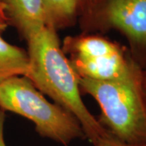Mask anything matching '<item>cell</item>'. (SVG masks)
<instances>
[{
	"label": "cell",
	"mask_w": 146,
	"mask_h": 146,
	"mask_svg": "<svg viewBox=\"0 0 146 146\" xmlns=\"http://www.w3.org/2000/svg\"><path fill=\"white\" fill-rule=\"evenodd\" d=\"M27 43L29 68L25 76L42 94L72 113L93 144L106 130L82 101L78 76L63 53L57 31L46 25Z\"/></svg>",
	"instance_id": "1"
},
{
	"label": "cell",
	"mask_w": 146,
	"mask_h": 146,
	"mask_svg": "<svg viewBox=\"0 0 146 146\" xmlns=\"http://www.w3.org/2000/svg\"><path fill=\"white\" fill-rule=\"evenodd\" d=\"M141 79L102 81L79 78L80 92L101 109L97 119L105 130L128 145H146V96Z\"/></svg>",
	"instance_id": "2"
},
{
	"label": "cell",
	"mask_w": 146,
	"mask_h": 146,
	"mask_svg": "<svg viewBox=\"0 0 146 146\" xmlns=\"http://www.w3.org/2000/svg\"><path fill=\"white\" fill-rule=\"evenodd\" d=\"M0 109L29 119L39 136L63 146L86 139L78 119L59 105L47 101L25 76L0 82Z\"/></svg>",
	"instance_id": "3"
},
{
	"label": "cell",
	"mask_w": 146,
	"mask_h": 146,
	"mask_svg": "<svg viewBox=\"0 0 146 146\" xmlns=\"http://www.w3.org/2000/svg\"><path fill=\"white\" fill-rule=\"evenodd\" d=\"M63 53L79 78L102 81L142 78L143 69L129 50L97 33H83L64 38Z\"/></svg>",
	"instance_id": "4"
},
{
	"label": "cell",
	"mask_w": 146,
	"mask_h": 146,
	"mask_svg": "<svg viewBox=\"0 0 146 146\" xmlns=\"http://www.w3.org/2000/svg\"><path fill=\"white\" fill-rule=\"evenodd\" d=\"M80 26L86 33L119 32L128 42L132 58L146 69V0H98Z\"/></svg>",
	"instance_id": "5"
},
{
	"label": "cell",
	"mask_w": 146,
	"mask_h": 146,
	"mask_svg": "<svg viewBox=\"0 0 146 146\" xmlns=\"http://www.w3.org/2000/svg\"><path fill=\"white\" fill-rule=\"evenodd\" d=\"M8 26L14 27L22 40L28 41L46 26L42 0H0Z\"/></svg>",
	"instance_id": "6"
},
{
	"label": "cell",
	"mask_w": 146,
	"mask_h": 146,
	"mask_svg": "<svg viewBox=\"0 0 146 146\" xmlns=\"http://www.w3.org/2000/svg\"><path fill=\"white\" fill-rule=\"evenodd\" d=\"M46 25L56 31L74 26L85 21L98 0H42Z\"/></svg>",
	"instance_id": "7"
},
{
	"label": "cell",
	"mask_w": 146,
	"mask_h": 146,
	"mask_svg": "<svg viewBox=\"0 0 146 146\" xmlns=\"http://www.w3.org/2000/svg\"><path fill=\"white\" fill-rule=\"evenodd\" d=\"M29 57L26 50L11 45L0 33V82L19 76H26Z\"/></svg>",
	"instance_id": "8"
},
{
	"label": "cell",
	"mask_w": 146,
	"mask_h": 146,
	"mask_svg": "<svg viewBox=\"0 0 146 146\" xmlns=\"http://www.w3.org/2000/svg\"><path fill=\"white\" fill-rule=\"evenodd\" d=\"M93 145L94 146H146V145H128L123 143L116 139L113 136H111L106 131L103 135L96 139V141L93 143Z\"/></svg>",
	"instance_id": "9"
},
{
	"label": "cell",
	"mask_w": 146,
	"mask_h": 146,
	"mask_svg": "<svg viewBox=\"0 0 146 146\" xmlns=\"http://www.w3.org/2000/svg\"><path fill=\"white\" fill-rule=\"evenodd\" d=\"M5 111L0 110V146L6 145L4 140V123H5Z\"/></svg>",
	"instance_id": "10"
},
{
	"label": "cell",
	"mask_w": 146,
	"mask_h": 146,
	"mask_svg": "<svg viewBox=\"0 0 146 146\" xmlns=\"http://www.w3.org/2000/svg\"><path fill=\"white\" fill-rule=\"evenodd\" d=\"M141 84H142V89L146 96V69L143 70L142 72V80H141Z\"/></svg>",
	"instance_id": "11"
},
{
	"label": "cell",
	"mask_w": 146,
	"mask_h": 146,
	"mask_svg": "<svg viewBox=\"0 0 146 146\" xmlns=\"http://www.w3.org/2000/svg\"><path fill=\"white\" fill-rule=\"evenodd\" d=\"M0 21L4 22V23H6V24L7 25L5 14H4V11H3V6L1 4V3H0Z\"/></svg>",
	"instance_id": "12"
},
{
	"label": "cell",
	"mask_w": 146,
	"mask_h": 146,
	"mask_svg": "<svg viewBox=\"0 0 146 146\" xmlns=\"http://www.w3.org/2000/svg\"><path fill=\"white\" fill-rule=\"evenodd\" d=\"M7 26L8 25L6 23L0 21V33H3V32L5 31L6 29H7Z\"/></svg>",
	"instance_id": "13"
}]
</instances>
